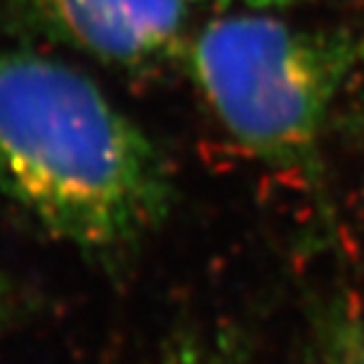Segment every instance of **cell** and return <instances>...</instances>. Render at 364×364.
Returning a JSON list of instances; mask_svg holds the SVG:
<instances>
[{"label": "cell", "mask_w": 364, "mask_h": 364, "mask_svg": "<svg viewBox=\"0 0 364 364\" xmlns=\"http://www.w3.org/2000/svg\"><path fill=\"white\" fill-rule=\"evenodd\" d=\"M78 48L119 64L161 57L178 41L189 0H36Z\"/></svg>", "instance_id": "3"}, {"label": "cell", "mask_w": 364, "mask_h": 364, "mask_svg": "<svg viewBox=\"0 0 364 364\" xmlns=\"http://www.w3.org/2000/svg\"><path fill=\"white\" fill-rule=\"evenodd\" d=\"M326 364H364V319L343 317L331 326Z\"/></svg>", "instance_id": "4"}, {"label": "cell", "mask_w": 364, "mask_h": 364, "mask_svg": "<svg viewBox=\"0 0 364 364\" xmlns=\"http://www.w3.org/2000/svg\"><path fill=\"white\" fill-rule=\"evenodd\" d=\"M7 310H10V287H7V282L0 274V324H3Z\"/></svg>", "instance_id": "5"}, {"label": "cell", "mask_w": 364, "mask_h": 364, "mask_svg": "<svg viewBox=\"0 0 364 364\" xmlns=\"http://www.w3.org/2000/svg\"><path fill=\"white\" fill-rule=\"evenodd\" d=\"M353 57L341 33L235 14L199 33L192 69L218 121L249 154L277 168H310Z\"/></svg>", "instance_id": "2"}, {"label": "cell", "mask_w": 364, "mask_h": 364, "mask_svg": "<svg viewBox=\"0 0 364 364\" xmlns=\"http://www.w3.org/2000/svg\"><path fill=\"white\" fill-rule=\"evenodd\" d=\"M0 192L62 242L116 251L164 223L173 187L151 137L88 76L0 48Z\"/></svg>", "instance_id": "1"}, {"label": "cell", "mask_w": 364, "mask_h": 364, "mask_svg": "<svg viewBox=\"0 0 364 364\" xmlns=\"http://www.w3.org/2000/svg\"><path fill=\"white\" fill-rule=\"evenodd\" d=\"M189 3H196V0H189ZM242 3H249V5H253V7H272V5L294 3V0H242Z\"/></svg>", "instance_id": "6"}]
</instances>
